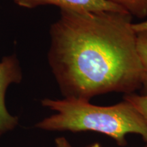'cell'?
Segmentation results:
<instances>
[{
    "label": "cell",
    "instance_id": "cell-1",
    "mask_svg": "<svg viewBox=\"0 0 147 147\" xmlns=\"http://www.w3.org/2000/svg\"><path fill=\"white\" fill-rule=\"evenodd\" d=\"M127 12L62 9L51 25L48 61L65 97L89 101L141 89L143 67Z\"/></svg>",
    "mask_w": 147,
    "mask_h": 147
},
{
    "label": "cell",
    "instance_id": "cell-2",
    "mask_svg": "<svg viewBox=\"0 0 147 147\" xmlns=\"http://www.w3.org/2000/svg\"><path fill=\"white\" fill-rule=\"evenodd\" d=\"M42 104L56 112L36 124L42 129L100 132L113 138L120 146L126 144L127 134H137L147 144L146 122L131 103L125 100L113 106H101L81 99L47 98Z\"/></svg>",
    "mask_w": 147,
    "mask_h": 147
},
{
    "label": "cell",
    "instance_id": "cell-3",
    "mask_svg": "<svg viewBox=\"0 0 147 147\" xmlns=\"http://www.w3.org/2000/svg\"><path fill=\"white\" fill-rule=\"evenodd\" d=\"M23 72L16 54L3 57L0 61V136L12 130L18 124L17 117L9 113L5 106V93L12 84L20 83Z\"/></svg>",
    "mask_w": 147,
    "mask_h": 147
},
{
    "label": "cell",
    "instance_id": "cell-4",
    "mask_svg": "<svg viewBox=\"0 0 147 147\" xmlns=\"http://www.w3.org/2000/svg\"><path fill=\"white\" fill-rule=\"evenodd\" d=\"M21 8L33 9L42 5H55L62 9L79 11H110L127 12L108 0H13Z\"/></svg>",
    "mask_w": 147,
    "mask_h": 147
},
{
    "label": "cell",
    "instance_id": "cell-5",
    "mask_svg": "<svg viewBox=\"0 0 147 147\" xmlns=\"http://www.w3.org/2000/svg\"><path fill=\"white\" fill-rule=\"evenodd\" d=\"M131 16L143 18L147 16V0H108Z\"/></svg>",
    "mask_w": 147,
    "mask_h": 147
},
{
    "label": "cell",
    "instance_id": "cell-6",
    "mask_svg": "<svg viewBox=\"0 0 147 147\" xmlns=\"http://www.w3.org/2000/svg\"><path fill=\"white\" fill-rule=\"evenodd\" d=\"M137 49L143 67L142 95H147V32L136 33Z\"/></svg>",
    "mask_w": 147,
    "mask_h": 147
},
{
    "label": "cell",
    "instance_id": "cell-7",
    "mask_svg": "<svg viewBox=\"0 0 147 147\" xmlns=\"http://www.w3.org/2000/svg\"><path fill=\"white\" fill-rule=\"evenodd\" d=\"M124 100L131 103L142 116L147 125V95H137L130 93L125 95ZM146 147H147V144Z\"/></svg>",
    "mask_w": 147,
    "mask_h": 147
},
{
    "label": "cell",
    "instance_id": "cell-8",
    "mask_svg": "<svg viewBox=\"0 0 147 147\" xmlns=\"http://www.w3.org/2000/svg\"><path fill=\"white\" fill-rule=\"evenodd\" d=\"M132 28L136 33L147 32V20L138 23L132 24Z\"/></svg>",
    "mask_w": 147,
    "mask_h": 147
},
{
    "label": "cell",
    "instance_id": "cell-9",
    "mask_svg": "<svg viewBox=\"0 0 147 147\" xmlns=\"http://www.w3.org/2000/svg\"><path fill=\"white\" fill-rule=\"evenodd\" d=\"M57 147H72L68 141L64 138H58L55 140Z\"/></svg>",
    "mask_w": 147,
    "mask_h": 147
},
{
    "label": "cell",
    "instance_id": "cell-10",
    "mask_svg": "<svg viewBox=\"0 0 147 147\" xmlns=\"http://www.w3.org/2000/svg\"><path fill=\"white\" fill-rule=\"evenodd\" d=\"M88 147H102V146H101L99 143H95V144L90 145V146H89Z\"/></svg>",
    "mask_w": 147,
    "mask_h": 147
}]
</instances>
